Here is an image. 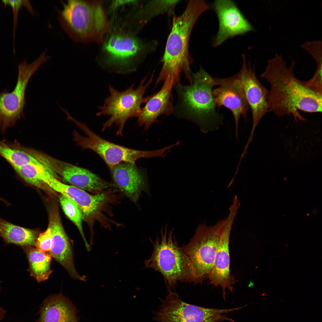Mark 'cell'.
Returning <instances> with one entry per match:
<instances>
[{
    "mask_svg": "<svg viewBox=\"0 0 322 322\" xmlns=\"http://www.w3.org/2000/svg\"><path fill=\"white\" fill-rule=\"evenodd\" d=\"M219 21V28L213 43L214 47L229 38L253 31L251 24L235 3L229 0H217L213 4Z\"/></svg>",
    "mask_w": 322,
    "mask_h": 322,
    "instance_id": "obj_16",
    "label": "cell"
},
{
    "mask_svg": "<svg viewBox=\"0 0 322 322\" xmlns=\"http://www.w3.org/2000/svg\"><path fill=\"white\" fill-rule=\"evenodd\" d=\"M161 304L154 318L160 322H220L233 321L227 317L228 312L238 310L230 309H215L200 307L182 301L176 292L171 290Z\"/></svg>",
    "mask_w": 322,
    "mask_h": 322,
    "instance_id": "obj_11",
    "label": "cell"
},
{
    "mask_svg": "<svg viewBox=\"0 0 322 322\" xmlns=\"http://www.w3.org/2000/svg\"><path fill=\"white\" fill-rule=\"evenodd\" d=\"M179 0L152 1L147 4L140 13L145 16L142 24L146 23L150 18L163 13L172 10Z\"/></svg>",
    "mask_w": 322,
    "mask_h": 322,
    "instance_id": "obj_27",
    "label": "cell"
},
{
    "mask_svg": "<svg viewBox=\"0 0 322 322\" xmlns=\"http://www.w3.org/2000/svg\"><path fill=\"white\" fill-rule=\"evenodd\" d=\"M1 282V281H0V283ZM1 289L0 287V291H1ZM6 311L2 307L0 306V322L4 318V315L6 313Z\"/></svg>",
    "mask_w": 322,
    "mask_h": 322,
    "instance_id": "obj_33",
    "label": "cell"
},
{
    "mask_svg": "<svg viewBox=\"0 0 322 322\" xmlns=\"http://www.w3.org/2000/svg\"><path fill=\"white\" fill-rule=\"evenodd\" d=\"M74 121L85 133L86 137L77 132L74 133V140L83 149H90L99 155L111 169L114 166L122 162L135 164L140 158L163 157L164 149L154 151H145L132 149L109 141L99 136L91 131L85 124L72 118Z\"/></svg>",
    "mask_w": 322,
    "mask_h": 322,
    "instance_id": "obj_9",
    "label": "cell"
},
{
    "mask_svg": "<svg viewBox=\"0 0 322 322\" xmlns=\"http://www.w3.org/2000/svg\"><path fill=\"white\" fill-rule=\"evenodd\" d=\"M47 165L53 172L60 175L73 186L90 191H100L111 184L89 170L61 161L49 156L46 157Z\"/></svg>",
    "mask_w": 322,
    "mask_h": 322,
    "instance_id": "obj_18",
    "label": "cell"
},
{
    "mask_svg": "<svg viewBox=\"0 0 322 322\" xmlns=\"http://www.w3.org/2000/svg\"><path fill=\"white\" fill-rule=\"evenodd\" d=\"M28 261V269L31 276L38 282L46 280L52 270L50 268L52 258L49 253L41 252L33 247L23 249Z\"/></svg>",
    "mask_w": 322,
    "mask_h": 322,
    "instance_id": "obj_23",
    "label": "cell"
},
{
    "mask_svg": "<svg viewBox=\"0 0 322 322\" xmlns=\"http://www.w3.org/2000/svg\"><path fill=\"white\" fill-rule=\"evenodd\" d=\"M215 86L212 94L216 106L219 108L224 106L233 113L235 123V136L238 139L239 122L242 116L247 120L249 106L239 74L225 78H213Z\"/></svg>",
    "mask_w": 322,
    "mask_h": 322,
    "instance_id": "obj_13",
    "label": "cell"
},
{
    "mask_svg": "<svg viewBox=\"0 0 322 322\" xmlns=\"http://www.w3.org/2000/svg\"><path fill=\"white\" fill-rule=\"evenodd\" d=\"M59 20L74 41L101 43L111 25L100 0H67L63 3Z\"/></svg>",
    "mask_w": 322,
    "mask_h": 322,
    "instance_id": "obj_4",
    "label": "cell"
},
{
    "mask_svg": "<svg viewBox=\"0 0 322 322\" xmlns=\"http://www.w3.org/2000/svg\"><path fill=\"white\" fill-rule=\"evenodd\" d=\"M0 155L4 158L14 169L32 162L33 158L24 147L0 141Z\"/></svg>",
    "mask_w": 322,
    "mask_h": 322,
    "instance_id": "obj_24",
    "label": "cell"
},
{
    "mask_svg": "<svg viewBox=\"0 0 322 322\" xmlns=\"http://www.w3.org/2000/svg\"><path fill=\"white\" fill-rule=\"evenodd\" d=\"M39 233L38 231L15 225L0 217V236L5 245L14 244L23 249L33 247Z\"/></svg>",
    "mask_w": 322,
    "mask_h": 322,
    "instance_id": "obj_22",
    "label": "cell"
},
{
    "mask_svg": "<svg viewBox=\"0 0 322 322\" xmlns=\"http://www.w3.org/2000/svg\"><path fill=\"white\" fill-rule=\"evenodd\" d=\"M110 170L115 185L134 203L138 202L142 191L149 193L146 177L135 164L122 162Z\"/></svg>",
    "mask_w": 322,
    "mask_h": 322,
    "instance_id": "obj_19",
    "label": "cell"
},
{
    "mask_svg": "<svg viewBox=\"0 0 322 322\" xmlns=\"http://www.w3.org/2000/svg\"><path fill=\"white\" fill-rule=\"evenodd\" d=\"M295 61L288 66L281 54L268 60L261 77L269 83V112L278 116L292 115L295 120H304L300 110L309 113L322 112V95L306 87L295 76Z\"/></svg>",
    "mask_w": 322,
    "mask_h": 322,
    "instance_id": "obj_1",
    "label": "cell"
},
{
    "mask_svg": "<svg viewBox=\"0 0 322 322\" xmlns=\"http://www.w3.org/2000/svg\"><path fill=\"white\" fill-rule=\"evenodd\" d=\"M44 51L35 61L28 64L24 60L18 66L17 80L14 89L9 92L8 89L0 92V129L4 131L14 126L21 117L24 116V108L26 104V88L33 74L43 64L50 59Z\"/></svg>",
    "mask_w": 322,
    "mask_h": 322,
    "instance_id": "obj_10",
    "label": "cell"
},
{
    "mask_svg": "<svg viewBox=\"0 0 322 322\" xmlns=\"http://www.w3.org/2000/svg\"><path fill=\"white\" fill-rule=\"evenodd\" d=\"M77 309L68 298L59 293L44 301L37 322H78Z\"/></svg>",
    "mask_w": 322,
    "mask_h": 322,
    "instance_id": "obj_21",
    "label": "cell"
},
{
    "mask_svg": "<svg viewBox=\"0 0 322 322\" xmlns=\"http://www.w3.org/2000/svg\"><path fill=\"white\" fill-rule=\"evenodd\" d=\"M137 0H114L112 1L110 6L109 10L114 12L119 8L128 5H134L138 3Z\"/></svg>",
    "mask_w": 322,
    "mask_h": 322,
    "instance_id": "obj_31",
    "label": "cell"
},
{
    "mask_svg": "<svg viewBox=\"0 0 322 322\" xmlns=\"http://www.w3.org/2000/svg\"><path fill=\"white\" fill-rule=\"evenodd\" d=\"M174 83V79L168 76L160 90L150 96L142 108L137 122L139 125H144L145 130H148L152 123L158 122L157 119L159 116L169 115L173 112L172 89Z\"/></svg>",
    "mask_w": 322,
    "mask_h": 322,
    "instance_id": "obj_20",
    "label": "cell"
},
{
    "mask_svg": "<svg viewBox=\"0 0 322 322\" xmlns=\"http://www.w3.org/2000/svg\"><path fill=\"white\" fill-rule=\"evenodd\" d=\"M224 220L214 225H199L189 242L182 247L190 258L196 284L208 278L213 266Z\"/></svg>",
    "mask_w": 322,
    "mask_h": 322,
    "instance_id": "obj_8",
    "label": "cell"
},
{
    "mask_svg": "<svg viewBox=\"0 0 322 322\" xmlns=\"http://www.w3.org/2000/svg\"><path fill=\"white\" fill-rule=\"evenodd\" d=\"M168 224L161 231L160 239L151 240L153 250L150 257L144 261L146 268L153 269L163 276L168 291L173 290L179 281L193 283L195 278L191 261L182 247H179L172 229L167 233Z\"/></svg>",
    "mask_w": 322,
    "mask_h": 322,
    "instance_id": "obj_5",
    "label": "cell"
},
{
    "mask_svg": "<svg viewBox=\"0 0 322 322\" xmlns=\"http://www.w3.org/2000/svg\"><path fill=\"white\" fill-rule=\"evenodd\" d=\"M39 178L54 191L67 196L75 202L82 212L83 219L85 220L96 219L107 200L106 193L90 195L74 186L61 182L47 170L41 171Z\"/></svg>",
    "mask_w": 322,
    "mask_h": 322,
    "instance_id": "obj_14",
    "label": "cell"
},
{
    "mask_svg": "<svg viewBox=\"0 0 322 322\" xmlns=\"http://www.w3.org/2000/svg\"><path fill=\"white\" fill-rule=\"evenodd\" d=\"M154 73L148 81L144 84L147 76H145L136 89L134 88L133 83L125 90L119 91L109 84L110 95L105 99L103 106H98L100 111L96 114L98 116L110 117L103 125V131L115 124L118 127L116 135L122 136L124 126L127 120L130 118L138 117L141 110L142 105L145 103L149 99V96L146 97L143 96L147 87L152 82Z\"/></svg>",
    "mask_w": 322,
    "mask_h": 322,
    "instance_id": "obj_7",
    "label": "cell"
},
{
    "mask_svg": "<svg viewBox=\"0 0 322 322\" xmlns=\"http://www.w3.org/2000/svg\"><path fill=\"white\" fill-rule=\"evenodd\" d=\"M59 200L65 213L77 227L84 242L86 250L89 252L92 248L88 243L84 235L82 226L83 217L80 208L75 202L63 195L61 194Z\"/></svg>",
    "mask_w": 322,
    "mask_h": 322,
    "instance_id": "obj_26",
    "label": "cell"
},
{
    "mask_svg": "<svg viewBox=\"0 0 322 322\" xmlns=\"http://www.w3.org/2000/svg\"><path fill=\"white\" fill-rule=\"evenodd\" d=\"M45 168H48L44 165L30 163L14 169L18 177L26 183L50 194H53L54 191L39 178L41 172Z\"/></svg>",
    "mask_w": 322,
    "mask_h": 322,
    "instance_id": "obj_25",
    "label": "cell"
},
{
    "mask_svg": "<svg viewBox=\"0 0 322 322\" xmlns=\"http://www.w3.org/2000/svg\"><path fill=\"white\" fill-rule=\"evenodd\" d=\"M1 1L5 6H6L7 5L10 6L13 12V50L14 52H15L14 41L15 38L16 32L18 24V15L19 10L21 9L22 7L23 6V0H2Z\"/></svg>",
    "mask_w": 322,
    "mask_h": 322,
    "instance_id": "obj_30",
    "label": "cell"
},
{
    "mask_svg": "<svg viewBox=\"0 0 322 322\" xmlns=\"http://www.w3.org/2000/svg\"><path fill=\"white\" fill-rule=\"evenodd\" d=\"M52 233L49 226L46 230L39 234L35 242V246L39 251L49 252L52 244Z\"/></svg>",
    "mask_w": 322,
    "mask_h": 322,
    "instance_id": "obj_29",
    "label": "cell"
},
{
    "mask_svg": "<svg viewBox=\"0 0 322 322\" xmlns=\"http://www.w3.org/2000/svg\"><path fill=\"white\" fill-rule=\"evenodd\" d=\"M238 209L237 205H231L227 217L224 219L213 264L208 277L211 284L221 287L224 298H225L226 290L233 292V285L236 281L230 271L229 241L232 228Z\"/></svg>",
    "mask_w": 322,
    "mask_h": 322,
    "instance_id": "obj_12",
    "label": "cell"
},
{
    "mask_svg": "<svg viewBox=\"0 0 322 322\" xmlns=\"http://www.w3.org/2000/svg\"><path fill=\"white\" fill-rule=\"evenodd\" d=\"M23 6H24L31 13H34V10L30 2L28 0H23Z\"/></svg>",
    "mask_w": 322,
    "mask_h": 322,
    "instance_id": "obj_32",
    "label": "cell"
},
{
    "mask_svg": "<svg viewBox=\"0 0 322 322\" xmlns=\"http://www.w3.org/2000/svg\"><path fill=\"white\" fill-rule=\"evenodd\" d=\"M209 8L204 0H190L181 15L174 16L171 30L161 60L162 68L155 86L168 76L173 78L175 83H179V74L182 72L190 83L191 82L190 66L192 60L189 52L190 35L199 16Z\"/></svg>",
    "mask_w": 322,
    "mask_h": 322,
    "instance_id": "obj_2",
    "label": "cell"
},
{
    "mask_svg": "<svg viewBox=\"0 0 322 322\" xmlns=\"http://www.w3.org/2000/svg\"><path fill=\"white\" fill-rule=\"evenodd\" d=\"M0 200L3 202L5 204H7V201L5 200L4 199L0 197Z\"/></svg>",
    "mask_w": 322,
    "mask_h": 322,
    "instance_id": "obj_34",
    "label": "cell"
},
{
    "mask_svg": "<svg viewBox=\"0 0 322 322\" xmlns=\"http://www.w3.org/2000/svg\"><path fill=\"white\" fill-rule=\"evenodd\" d=\"M321 41H306L301 45V47L307 51L316 63L322 61Z\"/></svg>",
    "mask_w": 322,
    "mask_h": 322,
    "instance_id": "obj_28",
    "label": "cell"
},
{
    "mask_svg": "<svg viewBox=\"0 0 322 322\" xmlns=\"http://www.w3.org/2000/svg\"><path fill=\"white\" fill-rule=\"evenodd\" d=\"M174 85L178 97L176 114L196 123L204 133L218 130L223 123V117L216 111L213 96V78L201 67L192 74L190 85Z\"/></svg>",
    "mask_w": 322,
    "mask_h": 322,
    "instance_id": "obj_3",
    "label": "cell"
},
{
    "mask_svg": "<svg viewBox=\"0 0 322 322\" xmlns=\"http://www.w3.org/2000/svg\"><path fill=\"white\" fill-rule=\"evenodd\" d=\"M102 43L100 55L102 65L119 73L135 70L146 53V45L122 28H111Z\"/></svg>",
    "mask_w": 322,
    "mask_h": 322,
    "instance_id": "obj_6",
    "label": "cell"
},
{
    "mask_svg": "<svg viewBox=\"0 0 322 322\" xmlns=\"http://www.w3.org/2000/svg\"><path fill=\"white\" fill-rule=\"evenodd\" d=\"M243 62L238 73L244 90L246 98L250 107L253 118L250 134L246 144L252 141L254 132L260 121L269 112L268 90L257 78L255 69L247 64L245 56H242Z\"/></svg>",
    "mask_w": 322,
    "mask_h": 322,
    "instance_id": "obj_15",
    "label": "cell"
},
{
    "mask_svg": "<svg viewBox=\"0 0 322 322\" xmlns=\"http://www.w3.org/2000/svg\"><path fill=\"white\" fill-rule=\"evenodd\" d=\"M48 226L52 233V244L49 253L67 270L72 277L86 281L85 277L79 275L75 268L70 244L57 208H52L49 210Z\"/></svg>",
    "mask_w": 322,
    "mask_h": 322,
    "instance_id": "obj_17",
    "label": "cell"
}]
</instances>
